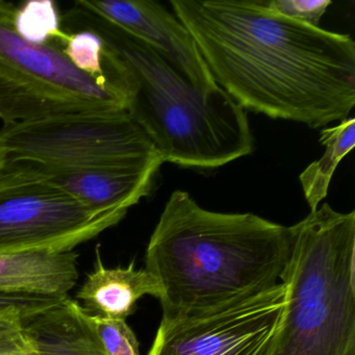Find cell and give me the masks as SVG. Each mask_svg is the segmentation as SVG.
I'll list each match as a JSON object with an SVG mask.
<instances>
[{
    "instance_id": "6da1fadb",
    "label": "cell",
    "mask_w": 355,
    "mask_h": 355,
    "mask_svg": "<svg viewBox=\"0 0 355 355\" xmlns=\"http://www.w3.org/2000/svg\"><path fill=\"white\" fill-rule=\"evenodd\" d=\"M221 87L244 110L321 128L355 105V43L261 0H171Z\"/></svg>"
},
{
    "instance_id": "7a4b0ae2",
    "label": "cell",
    "mask_w": 355,
    "mask_h": 355,
    "mask_svg": "<svg viewBox=\"0 0 355 355\" xmlns=\"http://www.w3.org/2000/svg\"><path fill=\"white\" fill-rule=\"evenodd\" d=\"M291 244V227L254 214L207 211L188 192L174 191L145 259L162 286V321L272 288Z\"/></svg>"
},
{
    "instance_id": "3957f363",
    "label": "cell",
    "mask_w": 355,
    "mask_h": 355,
    "mask_svg": "<svg viewBox=\"0 0 355 355\" xmlns=\"http://www.w3.org/2000/svg\"><path fill=\"white\" fill-rule=\"evenodd\" d=\"M63 19L71 33L101 37L103 61L128 92V112L164 163L213 169L252 153L246 112L221 87L196 88L146 43L76 3Z\"/></svg>"
},
{
    "instance_id": "277c9868",
    "label": "cell",
    "mask_w": 355,
    "mask_h": 355,
    "mask_svg": "<svg viewBox=\"0 0 355 355\" xmlns=\"http://www.w3.org/2000/svg\"><path fill=\"white\" fill-rule=\"evenodd\" d=\"M291 234L286 305L267 355H355V211L323 203Z\"/></svg>"
},
{
    "instance_id": "5b68a950",
    "label": "cell",
    "mask_w": 355,
    "mask_h": 355,
    "mask_svg": "<svg viewBox=\"0 0 355 355\" xmlns=\"http://www.w3.org/2000/svg\"><path fill=\"white\" fill-rule=\"evenodd\" d=\"M17 7L0 0V120L3 125L80 114L128 112L123 84L78 70L51 42L32 44L15 30Z\"/></svg>"
},
{
    "instance_id": "8992f818",
    "label": "cell",
    "mask_w": 355,
    "mask_h": 355,
    "mask_svg": "<svg viewBox=\"0 0 355 355\" xmlns=\"http://www.w3.org/2000/svg\"><path fill=\"white\" fill-rule=\"evenodd\" d=\"M159 159L164 162L128 112L46 118L8 124L0 130V161L92 168Z\"/></svg>"
},
{
    "instance_id": "52a82bcc",
    "label": "cell",
    "mask_w": 355,
    "mask_h": 355,
    "mask_svg": "<svg viewBox=\"0 0 355 355\" xmlns=\"http://www.w3.org/2000/svg\"><path fill=\"white\" fill-rule=\"evenodd\" d=\"M286 305V286L162 321L148 355H267Z\"/></svg>"
},
{
    "instance_id": "ba28073f",
    "label": "cell",
    "mask_w": 355,
    "mask_h": 355,
    "mask_svg": "<svg viewBox=\"0 0 355 355\" xmlns=\"http://www.w3.org/2000/svg\"><path fill=\"white\" fill-rule=\"evenodd\" d=\"M126 213L95 215L69 195L42 182L0 187V253L71 251L119 223Z\"/></svg>"
},
{
    "instance_id": "9c48e42d",
    "label": "cell",
    "mask_w": 355,
    "mask_h": 355,
    "mask_svg": "<svg viewBox=\"0 0 355 355\" xmlns=\"http://www.w3.org/2000/svg\"><path fill=\"white\" fill-rule=\"evenodd\" d=\"M164 162L137 166L55 168L26 161H0V187L42 182L82 203L95 215L128 211L153 188Z\"/></svg>"
},
{
    "instance_id": "30bf717a",
    "label": "cell",
    "mask_w": 355,
    "mask_h": 355,
    "mask_svg": "<svg viewBox=\"0 0 355 355\" xmlns=\"http://www.w3.org/2000/svg\"><path fill=\"white\" fill-rule=\"evenodd\" d=\"M78 6L146 43L170 67L196 88L217 89L188 28L161 3L150 0H78Z\"/></svg>"
},
{
    "instance_id": "8fae6325",
    "label": "cell",
    "mask_w": 355,
    "mask_h": 355,
    "mask_svg": "<svg viewBox=\"0 0 355 355\" xmlns=\"http://www.w3.org/2000/svg\"><path fill=\"white\" fill-rule=\"evenodd\" d=\"M78 259L53 249L0 253V292L65 298L78 279Z\"/></svg>"
},
{
    "instance_id": "7c38bea8",
    "label": "cell",
    "mask_w": 355,
    "mask_h": 355,
    "mask_svg": "<svg viewBox=\"0 0 355 355\" xmlns=\"http://www.w3.org/2000/svg\"><path fill=\"white\" fill-rule=\"evenodd\" d=\"M161 298L159 280L147 270H137L132 261L126 268H107L99 248L96 249L94 270L80 286L76 298L84 303L87 313L112 319L126 320L132 315L142 297Z\"/></svg>"
},
{
    "instance_id": "4fadbf2b",
    "label": "cell",
    "mask_w": 355,
    "mask_h": 355,
    "mask_svg": "<svg viewBox=\"0 0 355 355\" xmlns=\"http://www.w3.org/2000/svg\"><path fill=\"white\" fill-rule=\"evenodd\" d=\"M21 324L26 340L40 355H107L88 313L68 297Z\"/></svg>"
},
{
    "instance_id": "5bb4252c",
    "label": "cell",
    "mask_w": 355,
    "mask_h": 355,
    "mask_svg": "<svg viewBox=\"0 0 355 355\" xmlns=\"http://www.w3.org/2000/svg\"><path fill=\"white\" fill-rule=\"evenodd\" d=\"M320 143L325 146V153L321 159L305 168L299 176L305 199L311 211H315L322 200L327 196L336 167L354 148V118H346L338 125L322 130Z\"/></svg>"
},
{
    "instance_id": "9a60e30c",
    "label": "cell",
    "mask_w": 355,
    "mask_h": 355,
    "mask_svg": "<svg viewBox=\"0 0 355 355\" xmlns=\"http://www.w3.org/2000/svg\"><path fill=\"white\" fill-rule=\"evenodd\" d=\"M15 30L32 44L57 42L64 46L69 33L62 28L61 17L53 0H31L16 10Z\"/></svg>"
},
{
    "instance_id": "2e32d148",
    "label": "cell",
    "mask_w": 355,
    "mask_h": 355,
    "mask_svg": "<svg viewBox=\"0 0 355 355\" xmlns=\"http://www.w3.org/2000/svg\"><path fill=\"white\" fill-rule=\"evenodd\" d=\"M103 51L101 37L86 30L69 33V39L63 46L64 55L78 70L96 78L112 76L103 61Z\"/></svg>"
},
{
    "instance_id": "e0dca14e",
    "label": "cell",
    "mask_w": 355,
    "mask_h": 355,
    "mask_svg": "<svg viewBox=\"0 0 355 355\" xmlns=\"http://www.w3.org/2000/svg\"><path fill=\"white\" fill-rule=\"evenodd\" d=\"M88 320L107 355H140V344L125 320L91 315Z\"/></svg>"
},
{
    "instance_id": "ac0fdd59",
    "label": "cell",
    "mask_w": 355,
    "mask_h": 355,
    "mask_svg": "<svg viewBox=\"0 0 355 355\" xmlns=\"http://www.w3.org/2000/svg\"><path fill=\"white\" fill-rule=\"evenodd\" d=\"M65 298L0 292V318L22 322L55 306Z\"/></svg>"
},
{
    "instance_id": "d6986e66",
    "label": "cell",
    "mask_w": 355,
    "mask_h": 355,
    "mask_svg": "<svg viewBox=\"0 0 355 355\" xmlns=\"http://www.w3.org/2000/svg\"><path fill=\"white\" fill-rule=\"evenodd\" d=\"M263 7L272 13L311 26H319L331 0H261Z\"/></svg>"
},
{
    "instance_id": "ffe728a7",
    "label": "cell",
    "mask_w": 355,
    "mask_h": 355,
    "mask_svg": "<svg viewBox=\"0 0 355 355\" xmlns=\"http://www.w3.org/2000/svg\"><path fill=\"white\" fill-rule=\"evenodd\" d=\"M32 349L24 336L21 321L0 318V355L28 352Z\"/></svg>"
},
{
    "instance_id": "44dd1931",
    "label": "cell",
    "mask_w": 355,
    "mask_h": 355,
    "mask_svg": "<svg viewBox=\"0 0 355 355\" xmlns=\"http://www.w3.org/2000/svg\"><path fill=\"white\" fill-rule=\"evenodd\" d=\"M33 348V347H32ZM3 355H40L38 352H37L35 349H32V350L28 351V352L24 353H15V354H3Z\"/></svg>"
}]
</instances>
